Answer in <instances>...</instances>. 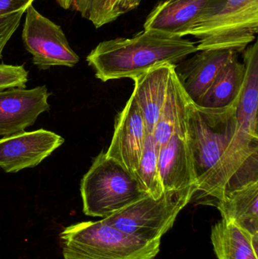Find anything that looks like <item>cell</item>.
I'll return each mask as SVG.
<instances>
[{"instance_id":"cell-6","label":"cell","mask_w":258,"mask_h":259,"mask_svg":"<svg viewBox=\"0 0 258 259\" xmlns=\"http://www.w3.org/2000/svg\"><path fill=\"white\" fill-rule=\"evenodd\" d=\"M197 190L195 184L183 190L165 191L157 199L148 195L103 220L142 241H161Z\"/></svg>"},{"instance_id":"cell-12","label":"cell","mask_w":258,"mask_h":259,"mask_svg":"<svg viewBox=\"0 0 258 259\" xmlns=\"http://www.w3.org/2000/svg\"><path fill=\"white\" fill-rule=\"evenodd\" d=\"M182 64L176 74L185 92L195 103L212 84L222 68L237 56L228 50H206Z\"/></svg>"},{"instance_id":"cell-26","label":"cell","mask_w":258,"mask_h":259,"mask_svg":"<svg viewBox=\"0 0 258 259\" xmlns=\"http://www.w3.org/2000/svg\"><path fill=\"white\" fill-rule=\"evenodd\" d=\"M140 2L139 0H130V9L131 10L136 9L138 6H139Z\"/></svg>"},{"instance_id":"cell-18","label":"cell","mask_w":258,"mask_h":259,"mask_svg":"<svg viewBox=\"0 0 258 259\" xmlns=\"http://www.w3.org/2000/svg\"><path fill=\"white\" fill-rule=\"evenodd\" d=\"M245 65L233 58L218 73L207 91L193 103L197 107L220 110L231 107L240 94L244 78Z\"/></svg>"},{"instance_id":"cell-25","label":"cell","mask_w":258,"mask_h":259,"mask_svg":"<svg viewBox=\"0 0 258 259\" xmlns=\"http://www.w3.org/2000/svg\"><path fill=\"white\" fill-rule=\"evenodd\" d=\"M34 0H0V16L28 8Z\"/></svg>"},{"instance_id":"cell-20","label":"cell","mask_w":258,"mask_h":259,"mask_svg":"<svg viewBox=\"0 0 258 259\" xmlns=\"http://www.w3.org/2000/svg\"><path fill=\"white\" fill-rule=\"evenodd\" d=\"M142 190L151 197H160L164 189L159 169V149L151 134H148L142 158L134 175Z\"/></svg>"},{"instance_id":"cell-21","label":"cell","mask_w":258,"mask_h":259,"mask_svg":"<svg viewBox=\"0 0 258 259\" xmlns=\"http://www.w3.org/2000/svg\"><path fill=\"white\" fill-rule=\"evenodd\" d=\"M65 9H72L89 20L96 28L106 25L109 0H56Z\"/></svg>"},{"instance_id":"cell-22","label":"cell","mask_w":258,"mask_h":259,"mask_svg":"<svg viewBox=\"0 0 258 259\" xmlns=\"http://www.w3.org/2000/svg\"><path fill=\"white\" fill-rule=\"evenodd\" d=\"M28 71L23 65L0 64V91L11 88H25Z\"/></svg>"},{"instance_id":"cell-14","label":"cell","mask_w":258,"mask_h":259,"mask_svg":"<svg viewBox=\"0 0 258 259\" xmlns=\"http://www.w3.org/2000/svg\"><path fill=\"white\" fill-rule=\"evenodd\" d=\"M159 169L164 191L197 184L193 158L186 139L171 137L159 150Z\"/></svg>"},{"instance_id":"cell-23","label":"cell","mask_w":258,"mask_h":259,"mask_svg":"<svg viewBox=\"0 0 258 259\" xmlns=\"http://www.w3.org/2000/svg\"><path fill=\"white\" fill-rule=\"evenodd\" d=\"M27 9L24 8L17 12L0 16V59L5 47L19 27L21 18Z\"/></svg>"},{"instance_id":"cell-24","label":"cell","mask_w":258,"mask_h":259,"mask_svg":"<svg viewBox=\"0 0 258 259\" xmlns=\"http://www.w3.org/2000/svg\"><path fill=\"white\" fill-rule=\"evenodd\" d=\"M130 11V0H109L105 23L109 24Z\"/></svg>"},{"instance_id":"cell-13","label":"cell","mask_w":258,"mask_h":259,"mask_svg":"<svg viewBox=\"0 0 258 259\" xmlns=\"http://www.w3.org/2000/svg\"><path fill=\"white\" fill-rule=\"evenodd\" d=\"M175 68L176 65L171 71L166 99L151 134L159 150L174 136L186 140L187 136L189 106L192 101L183 90Z\"/></svg>"},{"instance_id":"cell-10","label":"cell","mask_w":258,"mask_h":259,"mask_svg":"<svg viewBox=\"0 0 258 259\" xmlns=\"http://www.w3.org/2000/svg\"><path fill=\"white\" fill-rule=\"evenodd\" d=\"M223 0H165L148 15L144 30L170 36L183 37L204 15L213 11Z\"/></svg>"},{"instance_id":"cell-8","label":"cell","mask_w":258,"mask_h":259,"mask_svg":"<svg viewBox=\"0 0 258 259\" xmlns=\"http://www.w3.org/2000/svg\"><path fill=\"white\" fill-rule=\"evenodd\" d=\"M64 141L63 137L43 129L4 137L0 139V167L15 173L37 166Z\"/></svg>"},{"instance_id":"cell-11","label":"cell","mask_w":258,"mask_h":259,"mask_svg":"<svg viewBox=\"0 0 258 259\" xmlns=\"http://www.w3.org/2000/svg\"><path fill=\"white\" fill-rule=\"evenodd\" d=\"M148 134L142 113L131 96L115 120V132L106 155L134 175Z\"/></svg>"},{"instance_id":"cell-16","label":"cell","mask_w":258,"mask_h":259,"mask_svg":"<svg viewBox=\"0 0 258 259\" xmlns=\"http://www.w3.org/2000/svg\"><path fill=\"white\" fill-rule=\"evenodd\" d=\"M215 205L222 219L234 224L258 244V182L227 193Z\"/></svg>"},{"instance_id":"cell-3","label":"cell","mask_w":258,"mask_h":259,"mask_svg":"<svg viewBox=\"0 0 258 259\" xmlns=\"http://www.w3.org/2000/svg\"><path fill=\"white\" fill-rule=\"evenodd\" d=\"M60 238L64 259H154L160 251L161 241L130 237L103 219L67 227Z\"/></svg>"},{"instance_id":"cell-17","label":"cell","mask_w":258,"mask_h":259,"mask_svg":"<svg viewBox=\"0 0 258 259\" xmlns=\"http://www.w3.org/2000/svg\"><path fill=\"white\" fill-rule=\"evenodd\" d=\"M245 78L236 103L237 128L258 139V42L245 49Z\"/></svg>"},{"instance_id":"cell-27","label":"cell","mask_w":258,"mask_h":259,"mask_svg":"<svg viewBox=\"0 0 258 259\" xmlns=\"http://www.w3.org/2000/svg\"><path fill=\"white\" fill-rule=\"evenodd\" d=\"M139 1L140 2V3H141V1H142V0H139Z\"/></svg>"},{"instance_id":"cell-9","label":"cell","mask_w":258,"mask_h":259,"mask_svg":"<svg viewBox=\"0 0 258 259\" xmlns=\"http://www.w3.org/2000/svg\"><path fill=\"white\" fill-rule=\"evenodd\" d=\"M49 95L45 86L0 91V136L9 137L33 125L41 113L49 110Z\"/></svg>"},{"instance_id":"cell-5","label":"cell","mask_w":258,"mask_h":259,"mask_svg":"<svg viewBox=\"0 0 258 259\" xmlns=\"http://www.w3.org/2000/svg\"><path fill=\"white\" fill-rule=\"evenodd\" d=\"M258 32V0H223L194 26L190 34L198 39V51H244Z\"/></svg>"},{"instance_id":"cell-19","label":"cell","mask_w":258,"mask_h":259,"mask_svg":"<svg viewBox=\"0 0 258 259\" xmlns=\"http://www.w3.org/2000/svg\"><path fill=\"white\" fill-rule=\"evenodd\" d=\"M211 240L218 259H258V244L232 222L214 225Z\"/></svg>"},{"instance_id":"cell-15","label":"cell","mask_w":258,"mask_h":259,"mask_svg":"<svg viewBox=\"0 0 258 259\" xmlns=\"http://www.w3.org/2000/svg\"><path fill=\"white\" fill-rule=\"evenodd\" d=\"M175 65H159L133 79L134 90L131 96L142 113L149 134H152L163 107L171 71Z\"/></svg>"},{"instance_id":"cell-1","label":"cell","mask_w":258,"mask_h":259,"mask_svg":"<svg viewBox=\"0 0 258 259\" xmlns=\"http://www.w3.org/2000/svg\"><path fill=\"white\" fill-rule=\"evenodd\" d=\"M186 140L201 197L216 203L227 193L258 182V139L238 131L236 103L210 110L191 102Z\"/></svg>"},{"instance_id":"cell-2","label":"cell","mask_w":258,"mask_h":259,"mask_svg":"<svg viewBox=\"0 0 258 259\" xmlns=\"http://www.w3.org/2000/svg\"><path fill=\"white\" fill-rule=\"evenodd\" d=\"M198 52L189 39L142 30L131 38H116L100 42L86 57L95 77L106 82L139 77L165 64L176 65Z\"/></svg>"},{"instance_id":"cell-4","label":"cell","mask_w":258,"mask_h":259,"mask_svg":"<svg viewBox=\"0 0 258 259\" xmlns=\"http://www.w3.org/2000/svg\"><path fill=\"white\" fill-rule=\"evenodd\" d=\"M80 193L84 214L104 219L148 196L134 175L103 151L83 176Z\"/></svg>"},{"instance_id":"cell-7","label":"cell","mask_w":258,"mask_h":259,"mask_svg":"<svg viewBox=\"0 0 258 259\" xmlns=\"http://www.w3.org/2000/svg\"><path fill=\"white\" fill-rule=\"evenodd\" d=\"M22 40L32 61L39 69L75 66L80 58L70 47L61 26L41 15L33 5L26 10Z\"/></svg>"}]
</instances>
